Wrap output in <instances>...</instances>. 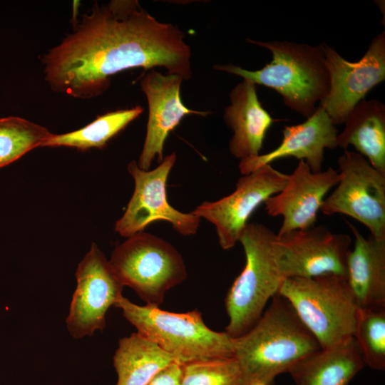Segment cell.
I'll return each mask as SVG.
<instances>
[{"mask_svg": "<svg viewBox=\"0 0 385 385\" xmlns=\"http://www.w3.org/2000/svg\"><path fill=\"white\" fill-rule=\"evenodd\" d=\"M183 80L178 75H163L155 69L143 73L140 78L149 109L145 138L138 163L142 170H150L155 158L158 163L163 161L168 135L186 115L206 116L210 113L189 109L183 104L180 93Z\"/></svg>", "mask_w": 385, "mask_h": 385, "instance_id": "9a60e30c", "label": "cell"}, {"mask_svg": "<svg viewBox=\"0 0 385 385\" xmlns=\"http://www.w3.org/2000/svg\"><path fill=\"white\" fill-rule=\"evenodd\" d=\"M351 243L349 235L324 226L277 235L281 272L284 279L334 275L346 279Z\"/></svg>", "mask_w": 385, "mask_h": 385, "instance_id": "4fadbf2b", "label": "cell"}, {"mask_svg": "<svg viewBox=\"0 0 385 385\" xmlns=\"http://www.w3.org/2000/svg\"><path fill=\"white\" fill-rule=\"evenodd\" d=\"M177 361L138 332L121 338L113 356L115 385H146L158 372Z\"/></svg>", "mask_w": 385, "mask_h": 385, "instance_id": "44dd1931", "label": "cell"}, {"mask_svg": "<svg viewBox=\"0 0 385 385\" xmlns=\"http://www.w3.org/2000/svg\"><path fill=\"white\" fill-rule=\"evenodd\" d=\"M330 86L319 103L334 125L344 123L354 107L385 79V32L375 36L364 56L351 62L322 43Z\"/></svg>", "mask_w": 385, "mask_h": 385, "instance_id": "7c38bea8", "label": "cell"}, {"mask_svg": "<svg viewBox=\"0 0 385 385\" xmlns=\"http://www.w3.org/2000/svg\"><path fill=\"white\" fill-rule=\"evenodd\" d=\"M364 366L352 337L307 355L288 372L297 385H348Z\"/></svg>", "mask_w": 385, "mask_h": 385, "instance_id": "d6986e66", "label": "cell"}, {"mask_svg": "<svg viewBox=\"0 0 385 385\" xmlns=\"http://www.w3.org/2000/svg\"><path fill=\"white\" fill-rule=\"evenodd\" d=\"M67 329L74 339L91 337L106 327V314L123 295V285L109 260L94 242L79 262Z\"/></svg>", "mask_w": 385, "mask_h": 385, "instance_id": "30bf717a", "label": "cell"}, {"mask_svg": "<svg viewBox=\"0 0 385 385\" xmlns=\"http://www.w3.org/2000/svg\"><path fill=\"white\" fill-rule=\"evenodd\" d=\"M337 162L341 179L320 210L326 215L349 216L366 226L374 237L385 240V173L347 150Z\"/></svg>", "mask_w": 385, "mask_h": 385, "instance_id": "ba28073f", "label": "cell"}, {"mask_svg": "<svg viewBox=\"0 0 385 385\" xmlns=\"http://www.w3.org/2000/svg\"><path fill=\"white\" fill-rule=\"evenodd\" d=\"M180 385H241V371L233 357L197 359L181 364Z\"/></svg>", "mask_w": 385, "mask_h": 385, "instance_id": "d4e9b609", "label": "cell"}, {"mask_svg": "<svg viewBox=\"0 0 385 385\" xmlns=\"http://www.w3.org/2000/svg\"><path fill=\"white\" fill-rule=\"evenodd\" d=\"M282 135L281 143L274 150L240 160L241 174H249L263 165L287 157L304 160L313 173H319L322 171L324 150L338 147V131L320 106L304 122L285 126Z\"/></svg>", "mask_w": 385, "mask_h": 385, "instance_id": "2e32d148", "label": "cell"}, {"mask_svg": "<svg viewBox=\"0 0 385 385\" xmlns=\"http://www.w3.org/2000/svg\"><path fill=\"white\" fill-rule=\"evenodd\" d=\"M288 178L289 175L271 165H263L242 175L230 195L213 202L205 201L191 213L212 223L220 247L230 250L239 242L253 212L269 197L279 192Z\"/></svg>", "mask_w": 385, "mask_h": 385, "instance_id": "8fae6325", "label": "cell"}, {"mask_svg": "<svg viewBox=\"0 0 385 385\" xmlns=\"http://www.w3.org/2000/svg\"><path fill=\"white\" fill-rule=\"evenodd\" d=\"M176 161L173 152L153 170H144L135 160L128 165L133 178V195L122 217L115 225V231L129 237L155 221H166L179 234L190 236L197 233L201 219L192 213H185L170 205L167 200V180Z\"/></svg>", "mask_w": 385, "mask_h": 385, "instance_id": "9c48e42d", "label": "cell"}, {"mask_svg": "<svg viewBox=\"0 0 385 385\" xmlns=\"http://www.w3.org/2000/svg\"><path fill=\"white\" fill-rule=\"evenodd\" d=\"M342 133L338 147L352 145L376 169L385 173V106L376 99L362 100L351 111Z\"/></svg>", "mask_w": 385, "mask_h": 385, "instance_id": "ffe728a7", "label": "cell"}, {"mask_svg": "<svg viewBox=\"0 0 385 385\" xmlns=\"http://www.w3.org/2000/svg\"><path fill=\"white\" fill-rule=\"evenodd\" d=\"M52 135L46 128L20 117L0 118V168L43 147Z\"/></svg>", "mask_w": 385, "mask_h": 385, "instance_id": "603a6c76", "label": "cell"}, {"mask_svg": "<svg viewBox=\"0 0 385 385\" xmlns=\"http://www.w3.org/2000/svg\"><path fill=\"white\" fill-rule=\"evenodd\" d=\"M278 294L289 303L321 348L353 337L359 307L346 279L334 275L287 278Z\"/></svg>", "mask_w": 385, "mask_h": 385, "instance_id": "8992f818", "label": "cell"}, {"mask_svg": "<svg viewBox=\"0 0 385 385\" xmlns=\"http://www.w3.org/2000/svg\"><path fill=\"white\" fill-rule=\"evenodd\" d=\"M175 361L158 372L146 385H180L182 368Z\"/></svg>", "mask_w": 385, "mask_h": 385, "instance_id": "484cf974", "label": "cell"}, {"mask_svg": "<svg viewBox=\"0 0 385 385\" xmlns=\"http://www.w3.org/2000/svg\"><path fill=\"white\" fill-rule=\"evenodd\" d=\"M44 78L55 92L79 99L103 94L115 74L163 67L190 78L191 49L184 33L163 23L137 0L95 1L72 33L44 53Z\"/></svg>", "mask_w": 385, "mask_h": 385, "instance_id": "6da1fadb", "label": "cell"}, {"mask_svg": "<svg viewBox=\"0 0 385 385\" xmlns=\"http://www.w3.org/2000/svg\"><path fill=\"white\" fill-rule=\"evenodd\" d=\"M254 385H265V384H254Z\"/></svg>", "mask_w": 385, "mask_h": 385, "instance_id": "83f0119b", "label": "cell"}, {"mask_svg": "<svg viewBox=\"0 0 385 385\" xmlns=\"http://www.w3.org/2000/svg\"><path fill=\"white\" fill-rule=\"evenodd\" d=\"M269 50L271 61L262 68L249 71L237 66L215 65L217 71L241 76L255 84L276 91L290 109L308 118L316 105L328 93L330 79L322 44L309 45L291 41H260L246 39Z\"/></svg>", "mask_w": 385, "mask_h": 385, "instance_id": "3957f363", "label": "cell"}, {"mask_svg": "<svg viewBox=\"0 0 385 385\" xmlns=\"http://www.w3.org/2000/svg\"><path fill=\"white\" fill-rule=\"evenodd\" d=\"M239 242L245 265L225 299L229 323L225 332L234 339L255 325L285 279L279 264L277 233L262 224L247 223Z\"/></svg>", "mask_w": 385, "mask_h": 385, "instance_id": "277c9868", "label": "cell"}, {"mask_svg": "<svg viewBox=\"0 0 385 385\" xmlns=\"http://www.w3.org/2000/svg\"><path fill=\"white\" fill-rule=\"evenodd\" d=\"M354 248L347 258L346 282L359 308L385 306V240L364 237L350 222Z\"/></svg>", "mask_w": 385, "mask_h": 385, "instance_id": "ac0fdd59", "label": "cell"}, {"mask_svg": "<svg viewBox=\"0 0 385 385\" xmlns=\"http://www.w3.org/2000/svg\"><path fill=\"white\" fill-rule=\"evenodd\" d=\"M115 307L137 332L155 343L180 363L197 359L233 357L235 339L226 332H215L205 324L197 309L185 313L140 306L123 295Z\"/></svg>", "mask_w": 385, "mask_h": 385, "instance_id": "5b68a950", "label": "cell"}, {"mask_svg": "<svg viewBox=\"0 0 385 385\" xmlns=\"http://www.w3.org/2000/svg\"><path fill=\"white\" fill-rule=\"evenodd\" d=\"M340 179L332 167L313 173L304 160H299L284 188L264 202L268 215L282 217L277 235L314 227L326 195Z\"/></svg>", "mask_w": 385, "mask_h": 385, "instance_id": "5bb4252c", "label": "cell"}, {"mask_svg": "<svg viewBox=\"0 0 385 385\" xmlns=\"http://www.w3.org/2000/svg\"><path fill=\"white\" fill-rule=\"evenodd\" d=\"M80 6V1H73V12H72V18L71 19L73 29H74L78 23V21L77 20V16L78 14V9Z\"/></svg>", "mask_w": 385, "mask_h": 385, "instance_id": "4316f807", "label": "cell"}, {"mask_svg": "<svg viewBox=\"0 0 385 385\" xmlns=\"http://www.w3.org/2000/svg\"><path fill=\"white\" fill-rule=\"evenodd\" d=\"M255 325L235 339L234 357L241 371V385H272L274 378L321 346L280 294Z\"/></svg>", "mask_w": 385, "mask_h": 385, "instance_id": "7a4b0ae2", "label": "cell"}, {"mask_svg": "<svg viewBox=\"0 0 385 385\" xmlns=\"http://www.w3.org/2000/svg\"><path fill=\"white\" fill-rule=\"evenodd\" d=\"M143 112V108L140 106L108 112L76 130L53 133L43 147H69L79 150L103 148Z\"/></svg>", "mask_w": 385, "mask_h": 385, "instance_id": "7402d4cb", "label": "cell"}, {"mask_svg": "<svg viewBox=\"0 0 385 385\" xmlns=\"http://www.w3.org/2000/svg\"><path fill=\"white\" fill-rule=\"evenodd\" d=\"M109 262L123 285L151 306L162 304L165 293L188 277L178 250L165 240L144 231L116 246Z\"/></svg>", "mask_w": 385, "mask_h": 385, "instance_id": "52a82bcc", "label": "cell"}, {"mask_svg": "<svg viewBox=\"0 0 385 385\" xmlns=\"http://www.w3.org/2000/svg\"><path fill=\"white\" fill-rule=\"evenodd\" d=\"M230 104L225 108L224 120L232 131L229 142L230 153L241 160L260 155L267 132L275 121L261 105L256 84L246 79L230 93Z\"/></svg>", "mask_w": 385, "mask_h": 385, "instance_id": "e0dca14e", "label": "cell"}, {"mask_svg": "<svg viewBox=\"0 0 385 385\" xmlns=\"http://www.w3.org/2000/svg\"><path fill=\"white\" fill-rule=\"evenodd\" d=\"M385 306L359 308L353 337L365 365L385 369Z\"/></svg>", "mask_w": 385, "mask_h": 385, "instance_id": "cb8c5ba5", "label": "cell"}]
</instances>
